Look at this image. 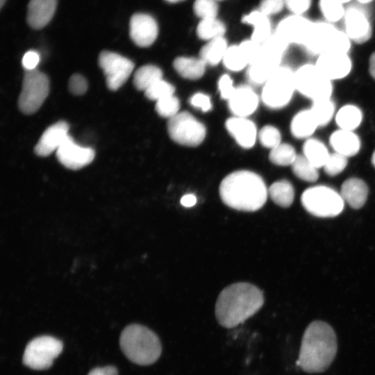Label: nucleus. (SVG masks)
Listing matches in <instances>:
<instances>
[{
	"label": "nucleus",
	"mask_w": 375,
	"mask_h": 375,
	"mask_svg": "<svg viewBox=\"0 0 375 375\" xmlns=\"http://www.w3.org/2000/svg\"><path fill=\"white\" fill-rule=\"evenodd\" d=\"M218 88L221 97L226 100L231 98L236 88L233 86L232 79L227 74L221 76L218 82Z\"/></svg>",
	"instance_id": "obj_47"
},
{
	"label": "nucleus",
	"mask_w": 375,
	"mask_h": 375,
	"mask_svg": "<svg viewBox=\"0 0 375 375\" xmlns=\"http://www.w3.org/2000/svg\"><path fill=\"white\" fill-rule=\"evenodd\" d=\"M193 9L201 19L217 17L218 5L215 0H195Z\"/></svg>",
	"instance_id": "obj_43"
},
{
	"label": "nucleus",
	"mask_w": 375,
	"mask_h": 375,
	"mask_svg": "<svg viewBox=\"0 0 375 375\" xmlns=\"http://www.w3.org/2000/svg\"><path fill=\"white\" fill-rule=\"evenodd\" d=\"M173 65L182 77L197 80L203 75L206 64L200 58L181 56L174 60Z\"/></svg>",
	"instance_id": "obj_27"
},
{
	"label": "nucleus",
	"mask_w": 375,
	"mask_h": 375,
	"mask_svg": "<svg viewBox=\"0 0 375 375\" xmlns=\"http://www.w3.org/2000/svg\"><path fill=\"white\" fill-rule=\"evenodd\" d=\"M261 144L267 148L273 149L281 143V135L278 128L267 125L261 128L258 133Z\"/></svg>",
	"instance_id": "obj_41"
},
{
	"label": "nucleus",
	"mask_w": 375,
	"mask_h": 375,
	"mask_svg": "<svg viewBox=\"0 0 375 375\" xmlns=\"http://www.w3.org/2000/svg\"><path fill=\"white\" fill-rule=\"evenodd\" d=\"M338 30L331 23H312L308 37L302 45L311 55L319 56L327 51Z\"/></svg>",
	"instance_id": "obj_18"
},
{
	"label": "nucleus",
	"mask_w": 375,
	"mask_h": 375,
	"mask_svg": "<svg viewBox=\"0 0 375 375\" xmlns=\"http://www.w3.org/2000/svg\"><path fill=\"white\" fill-rule=\"evenodd\" d=\"M167 130L174 141L188 147L200 144L206 134L204 125L188 112H178L170 118L167 124Z\"/></svg>",
	"instance_id": "obj_10"
},
{
	"label": "nucleus",
	"mask_w": 375,
	"mask_h": 375,
	"mask_svg": "<svg viewBox=\"0 0 375 375\" xmlns=\"http://www.w3.org/2000/svg\"><path fill=\"white\" fill-rule=\"evenodd\" d=\"M69 89L75 95L84 94L88 89V83L85 78L81 74L72 75L69 81Z\"/></svg>",
	"instance_id": "obj_46"
},
{
	"label": "nucleus",
	"mask_w": 375,
	"mask_h": 375,
	"mask_svg": "<svg viewBox=\"0 0 375 375\" xmlns=\"http://www.w3.org/2000/svg\"><path fill=\"white\" fill-rule=\"evenodd\" d=\"M119 344L128 359L140 365L153 364L162 351L157 335L147 327L137 324H131L122 331Z\"/></svg>",
	"instance_id": "obj_4"
},
{
	"label": "nucleus",
	"mask_w": 375,
	"mask_h": 375,
	"mask_svg": "<svg viewBox=\"0 0 375 375\" xmlns=\"http://www.w3.org/2000/svg\"><path fill=\"white\" fill-rule=\"evenodd\" d=\"M99 65L106 79L108 88L118 90L132 73L134 64L127 58L117 53L103 51L99 56Z\"/></svg>",
	"instance_id": "obj_11"
},
{
	"label": "nucleus",
	"mask_w": 375,
	"mask_h": 375,
	"mask_svg": "<svg viewBox=\"0 0 375 375\" xmlns=\"http://www.w3.org/2000/svg\"><path fill=\"white\" fill-rule=\"evenodd\" d=\"M6 0H0V7H1V8H3V5H4L5 2H6Z\"/></svg>",
	"instance_id": "obj_57"
},
{
	"label": "nucleus",
	"mask_w": 375,
	"mask_h": 375,
	"mask_svg": "<svg viewBox=\"0 0 375 375\" xmlns=\"http://www.w3.org/2000/svg\"><path fill=\"white\" fill-rule=\"evenodd\" d=\"M285 5L294 15H301L309 9L311 0H285Z\"/></svg>",
	"instance_id": "obj_48"
},
{
	"label": "nucleus",
	"mask_w": 375,
	"mask_h": 375,
	"mask_svg": "<svg viewBox=\"0 0 375 375\" xmlns=\"http://www.w3.org/2000/svg\"><path fill=\"white\" fill-rule=\"evenodd\" d=\"M357 1L362 4H365V3H368L371 2L373 0H357Z\"/></svg>",
	"instance_id": "obj_55"
},
{
	"label": "nucleus",
	"mask_w": 375,
	"mask_h": 375,
	"mask_svg": "<svg viewBox=\"0 0 375 375\" xmlns=\"http://www.w3.org/2000/svg\"><path fill=\"white\" fill-rule=\"evenodd\" d=\"M310 110L319 127L328 124L335 115V106L331 98L314 101Z\"/></svg>",
	"instance_id": "obj_33"
},
{
	"label": "nucleus",
	"mask_w": 375,
	"mask_h": 375,
	"mask_svg": "<svg viewBox=\"0 0 375 375\" xmlns=\"http://www.w3.org/2000/svg\"><path fill=\"white\" fill-rule=\"evenodd\" d=\"M249 65L253 64L260 57L262 51L260 44L253 40H247L239 44Z\"/></svg>",
	"instance_id": "obj_44"
},
{
	"label": "nucleus",
	"mask_w": 375,
	"mask_h": 375,
	"mask_svg": "<svg viewBox=\"0 0 375 375\" xmlns=\"http://www.w3.org/2000/svg\"><path fill=\"white\" fill-rule=\"evenodd\" d=\"M312 22L299 15H292L283 18L274 32L289 45L304 44Z\"/></svg>",
	"instance_id": "obj_16"
},
{
	"label": "nucleus",
	"mask_w": 375,
	"mask_h": 375,
	"mask_svg": "<svg viewBox=\"0 0 375 375\" xmlns=\"http://www.w3.org/2000/svg\"><path fill=\"white\" fill-rule=\"evenodd\" d=\"M57 0H31L28 5L26 20L34 29L44 27L53 18Z\"/></svg>",
	"instance_id": "obj_22"
},
{
	"label": "nucleus",
	"mask_w": 375,
	"mask_h": 375,
	"mask_svg": "<svg viewBox=\"0 0 375 375\" xmlns=\"http://www.w3.org/2000/svg\"><path fill=\"white\" fill-rule=\"evenodd\" d=\"M348 158L336 152L331 153L324 166L325 173L329 176H335L341 173L347 167Z\"/></svg>",
	"instance_id": "obj_42"
},
{
	"label": "nucleus",
	"mask_w": 375,
	"mask_h": 375,
	"mask_svg": "<svg viewBox=\"0 0 375 375\" xmlns=\"http://www.w3.org/2000/svg\"><path fill=\"white\" fill-rule=\"evenodd\" d=\"M190 104L200 108L203 112H208L212 108L210 97L203 93H197L194 94L190 100Z\"/></svg>",
	"instance_id": "obj_49"
},
{
	"label": "nucleus",
	"mask_w": 375,
	"mask_h": 375,
	"mask_svg": "<svg viewBox=\"0 0 375 375\" xmlns=\"http://www.w3.org/2000/svg\"><path fill=\"white\" fill-rule=\"evenodd\" d=\"M296 90L312 101L331 98L332 81L327 78L315 64L307 63L294 72Z\"/></svg>",
	"instance_id": "obj_7"
},
{
	"label": "nucleus",
	"mask_w": 375,
	"mask_h": 375,
	"mask_svg": "<svg viewBox=\"0 0 375 375\" xmlns=\"http://www.w3.org/2000/svg\"><path fill=\"white\" fill-rule=\"evenodd\" d=\"M297 154L294 148L288 143H281L271 149L269 155L270 161L279 166L292 165Z\"/></svg>",
	"instance_id": "obj_36"
},
{
	"label": "nucleus",
	"mask_w": 375,
	"mask_h": 375,
	"mask_svg": "<svg viewBox=\"0 0 375 375\" xmlns=\"http://www.w3.org/2000/svg\"><path fill=\"white\" fill-rule=\"evenodd\" d=\"M225 32V25L217 17L201 19L197 28L198 37L208 41L223 37Z\"/></svg>",
	"instance_id": "obj_34"
},
{
	"label": "nucleus",
	"mask_w": 375,
	"mask_h": 375,
	"mask_svg": "<svg viewBox=\"0 0 375 375\" xmlns=\"http://www.w3.org/2000/svg\"><path fill=\"white\" fill-rule=\"evenodd\" d=\"M197 202L196 197L192 194H188L182 197L181 203L185 207H192Z\"/></svg>",
	"instance_id": "obj_52"
},
{
	"label": "nucleus",
	"mask_w": 375,
	"mask_h": 375,
	"mask_svg": "<svg viewBox=\"0 0 375 375\" xmlns=\"http://www.w3.org/2000/svg\"><path fill=\"white\" fill-rule=\"evenodd\" d=\"M338 350L334 330L327 323L314 321L306 328L297 365L307 373H321L333 361Z\"/></svg>",
	"instance_id": "obj_2"
},
{
	"label": "nucleus",
	"mask_w": 375,
	"mask_h": 375,
	"mask_svg": "<svg viewBox=\"0 0 375 375\" xmlns=\"http://www.w3.org/2000/svg\"><path fill=\"white\" fill-rule=\"evenodd\" d=\"M242 22L252 26L253 33L251 39L260 44L273 34L269 17L260 10H253L244 15Z\"/></svg>",
	"instance_id": "obj_25"
},
{
	"label": "nucleus",
	"mask_w": 375,
	"mask_h": 375,
	"mask_svg": "<svg viewBox=\"0 0 375 375\" xmlns=\"http://www.w3.org/2000/svg\"><path fill=\"white\" fill-rule=\"evenodd\" d=\"M88 375H117V370L113 366L96 367L92 369Z\"/></svg>",
	"instance_id": "obj_51"
},
{
	"label": "nucleus",
	"mask_w": 375,
	"mask_h": 375,
	"mask_svg": "<svg viewBox=\"0 0 375 375\" xmlns=\"http://www.w3.org/2000/svg\"><path fill=\"white\" fill-rule=\"evenodd\" d=\"M49 92L47 76L35 69L26 71L22 83L18 104L22 112L30 115L42 105Z\"/></svg>",
	"instance_id": "obj_9"
},
{
	"label": "nucleus",
	"mask_w": 375,
	"mask_h": 375,
	"mask_svg": "<svg viewBox=\"0 0 375 375\" xmlns=\"http://www.w3.org/2000/svg\"><path fill=\"white\" fill-rule=\"evenodd\" d=\"M329 144L334 152L347 158L356 155L361 147L360 140L354 131L341 128L331 133Z\"/></svg>",
	"instance_id": "obj_23"
},
{
	"label": "nucleus",
	"mask_w": 375,
	"mask_h": 375,
	"mask_svg": "<svg viewBox=\"0 0 375 375\" xmlns=\"http://www.w3.org/2000/svg\"><path fill=\"white\" fill-rule=\"evenodd\" d=\"M222 61L227 69L234 72L240 71L249 65L239 44L229 46Z\"/></svg>",
	"instance_id": "obj_37"
},
{
	"label": "nucleus",
	"mask_w": 375,
	"mask_h": 375,
	"mask_svg": "<svg viewBox=\"0 0 375 375\" xmlns=\"http://www.w3.org/2000/svg\"><path fill=\"white\" fill-rule=\"evenodd\" d=\"M283 56L281 53L262 46L260 57L249 65L247 72L249 80L254 84H264L281 66Z\"/></svg>",
	"instance_id": "obj_15"
},
{
	"label": "nucleus",
	"mask_w": 375,
	"mask_h": 375,
	"mask_svg": "<svg viewBox=\"0 0 375 375\" xmlns=\"http://www.w3.org/2000/svg\"><path fill=\"white\" fill-rule=\"evenodd\" d=\"M219 191L224 204L245 212L260 209L268 196L262 178L248 170L235 171L227 175L222 181Z\"/></svg>",
	"instance_id": "obj_3"
},
{
	"label": "nucleus",
	"mask_w": 375,
	"mask_h": 375,
	"mask_svg": "<svg viewBox=\"0 0 375 375\" xmlns=\"http://www.w3.org/2000/svg\"><path fill=\"white\" fill-rule=\"evenodd\" d=\"M264 303L262 291L249 283H236L225 288L215 304L218 323L226 328H234L255 315Z\"/></svg>",
	"instance_id": "obj_1"
},
{
	"label": "nucleus",
	"mask_w": 375,
	"mask_h": 375,
	"mask_svg": "<svg viewBox=\"0 0 375 375\" xmlns=\"http://www.w3.org/2000/svg\"><path fill=\"white\" fill-rule=\"evenodd\" d=\"M319 127L310 108L301 110L292 118L290 123V131L292 135L298 139L311 138Z\"/></svg>",
	"instance_id": "obj_26"
},
{
	"label": "nucleus",
	"mask_w": 375,
	"mask_h": 375,
	"mask_svg": "<svg viewBox=\"0 0 375 375\" xmlns=\"http://www.w3.org/2000/svg\"><path fill=\"white\" fill-rule=\"evenodd\" d=\"M285 6V0H261L258 10L269 17L281 12Z\"/></svg>",
	"instance_id": "obj_45"
},
{
	"label": "nucleus",
	"mask_w": 375,
	"mask_h": 375,
	"mask_svg": "<svg viewBox=\"0 0 375 375\" xmlns=\"http://www.w3.org/2000/svg\"><path fill=\"white\" fill-rule=\"evenodd\" d=\"M291 166L294 174L301 180L314 182L319 178L318 169L303 155H297Z\"/></svg>",
	"instance_id": "obj_35"
},
{
	"label": "nucleus",
	"mask_w": 375,
	"mask_h": 375,
	"mask_svg": "<svg viewBox=\"0 0 375 375\" xmlns=\"http://www.w3.org/2000/svg\"><path fill=\"white\" fill-rule=\"evenodd\" d=\"M162 70L157 66L144 65L135 72L133 83L138 90L144 92L153 84L162 79Z\"/></svg>",
	"instance_id": "obj_32"
},
{
	"label": "nucleus",
	"mask_w": 375,
	"mask_h": 375,
	"mask_svg": "<svg viewBox=\"0 0 375 375\" xmlns=\"http://www.w3.org/2000/svg\"><path fill=\"white\" fill-rule=\"evenodd\" d=\"M226 127L236 142L244 148L252 147L257 138V130L253 122L242 117H233L227 119Z\"/></svg>",
	"instance_id": "obj_21"
},
{
	"label": "nucleus",
	"mask_w": 375,
	"mask_h": 375,
	"mask_svg": "<svg viewBox=\"0 0 375 375\" xmlns=\"http://www.w3.org/2000/svg\"><path fill=\"white\" fill-rule=\"evenodd\" d=\"M319 8L325 17L330 22H335L344 17L345 8L343 3L338 0H319Z\"/></svg>",
	"instance_id": "obj_38"
},
{
	"label": "nucleus",
	"mask_w": 375,
	"mask_h": 375,
	"mask_svg": "<svg viewBox=\"0 0 375 375\" xmlns=\"http://www.w3.org/2000/svg\"><path fill=\"white\" fill-rule=\"evenodd\" d=\"M340 195L344 201L353 208H360L365 203L368 194L367 184L360 178H349L341 186Z\"/></svg>",
	"instance_id": "obj_24"
},
{
	"label": "nucleus",
	"mask_w": 375,
	"mask_h": 375,
	"mask_svg": "<svg viewBox=\"0 0 375 375\" xmlns=\"http://www.w3.org/2000/svg\"><path fill=\"white\" fill-rule=\"evenodd\" d=\"M62 342L57 338L42 335L35 338L26 345L22 361L28 367L42 370L49 368L62 352Z\"/></svg>",
	"instance_id": "obj_8"
},
{
	"label": "nucleus",
	"mask_w": 375,
	"mask_h": 375,
	"mask_svg": "<svg viewBox=\"0 0 375 375\" xmlns=\"http://www.w3.org/2000/svg\"><path fill=\"white\" fill-rule=\"evenodd\" d=\"M363 114L353 104L342 106L335 113V119L339 128L354 131L362 123Z\"/></svg>",
	"instance_id": "obj_28"
},
{
	"label": "nucleus",
	"mask_w": 375,
	"mask_h": 375,
	"mask_svg": "<svg viewBox=\"0 0 375 375\" xmlns=\"http://www.w3.org/2000/svg\"><path fill=\"white\" fill-rule=\"evenodd\" d=\"M40 57L39 53L34 50L27 51L22 58V65L26 71L35 69L39 63Z\"/></svg>",
	"instance_id": "obj_50"
},
{
	"label": "nucleus",
	"mask_w": 375,
	"mask_h": 375,
	"mask_svg": "<svg viewBox=\"0 0 375 375\" xmlns=\"http://www.w3.org/2000/svg\"><path fill=\"white\" fill-rule=\"evenodd\" d=\"M331 153L321 140L310 138L303 145V155L317 169L323 167Z\"/></svg>",
	"instance_id": "obj_29"
},
{
	"label": "nucleus",
	"mask_w": 375,
	"mask_h": 375,
	"mask_svg": "<svg viewBox=\"0 0 375 375\" xmlns=\"http://www.w3.org/2000/svg\"><path fill=\"white\" fill-rule=\"evenodd\" d=\"M303 208L319 217H333L342 212L344 201L334 189L315 185L304 190L301 198Z\"/></svg>",
	"instance_id": "obj_5"
},
{
	"label": "nucleus",
	"mask_w": 375,
	"mask_h": 375,
	"mask_svg": "<svg viewBox=\"0 0 375 375\" xmlns=\"http://www.w3.org/2000/svg\"><path fill=\"white\" fill-rule=\"evenodd\" d=\"M228 101L231 111L237 117H247L257 109L258 105L257 94L247 85L236 88Z\"/></svg>",
	"instance_id": "obj_20"
},
{
	"label": "nucleus",
	"mask_w": 375,
	"mask_h": 375,
	"mask_svg": "<svg viewBox=\"0 0 375 375\" xmlns=\"http://www.w3.org/2000/svg\"><path fill=\"white\" fill-rule=\"evenodd\" d=\"M315 65L331 81L345 78L351 72L352 62L348 53L325 51L318 56Z\"/></svg>",
	"instance_id": "obj_14"
},
{
	"label": "nucleus",
	"mask_w": 375,
	"mask_h": 375,
	"mask_svg": "<svg viewBox=\"0 0 375 375\" xmlns=\"http://www.w3.org/2000/svg\"><path fill=\"white\" fill-rule=\"evenodd\" d=\"M262 99L271 108H281L290 101L296 90L294 72L280 66L263 84Z\"/></svg>",
	"instance_id": "obj_6"
},
{
	"label": "nucleus",
	"mask_w": 375,
	"mask_h": 375,
	"mask_svg": "<svg viewBox=\"0 0 375 375\" xmlns=\"http://www.w3.org/2000/svg\"><path fill=\"white\" fill-rule=\"evenodd\" d=\"M94 156L92 149L77 144L70 135L56 151L58 161L70 169H79L89 165Z\"/></svg>",
	"instance_id": "obj_13"
},
{
	"label": "nucleus",
	"mask_w": 375,
	"mask_h": 375,
	"mask_svg": "<svg viewBox=\"0 0 375 375\" xmlns=\"http://www.w3.org/2000/svg\"><path fill=\"white\" fill-rule=\"evenodd\" d=\"M369 72L375 80V52L372 53L369 60Z\"/></svg>",
	"instance_id": "obj_53"
},
{
	"label": "nucleus",
	"mask_w": 375,
	"mask_h": 375,
	"mask_svg": "<svg viewBox=\"0 0 375 375\" xmlns=\"http://www.w3.org/2000/svg\"><path fill=\"white\" fill-rule=\"evenodd\" d=\"M174 88L168 82L161 79L144 91L145 96L153 101H158L167 96L174 95Z\"/></svg>",
	"instance_id": "obj_40"
},
{
	"label": "nucleus",
	"mask_w": 375,
	"mask_h": 375,
	"mask_svg": "<svg viewBox=\"0 0 375 375\" xmlns=\"http://www.w3.org/2000/svg\"><path fill=\"white\" fill-rule=\"evenodd\" d=\"M180 103L174 95L162 98L156 101V110L163 117L172 118L178 113Z\"/></svg>",
	"instance_id": "obj_39"
},
{
	"label": "nucleus",
	"mask_w": 375,
	"mask_h": 375,
	"mask_svg": "<svg viewBox=\"0 0 375 375\" xmlns=\"http://www.w3.org/2000/svg\"><path fill=\"white\" fill-rule=\"evenodd\" d=\"M166 1L172 3H178L185 0H165Z\"/></svg>",
	"instance_id": "obj_56"
},
{
	"label": "nucleus",
	"mask_w": 375,
	"mask_h": 375,
	"mask_svg": "<svg viewBox=\"0 0 375 375\" xmlns=\"http://www.w3.org/2000/svg\"><path fill=\"white\" fill-rule=\"evenodd\" d=\"M345 33L356 43L367 42L372 36V26L367 10L361 6L351 5L344 15Z\"/></svg>",
	"instance_id": "obj_12"
},
{
	"label": "nucleus",
	"mask_w": 375,
	"mask_h": 375,
	"mask_svg": "<svg viewBox=\"0 0 375 375\" xmlns=\"http://www.w3.org/2000/svg\"><path fill=\"white\" fill-rule=\"evenodd\" d=\"M339 1H340L341 3H347V2H349V1L351 0H338Z\"/></svg>",
	"instance_id": "obj_58"
},
{
	"label": "nucleus",
	"mask_w": 375,
	"mask_h": 375,
	"mask_svg": "<svg viewBox=\"0 0 375 375\" xmlns=\"http://www.w3.org/2000/svg\"><path fill=\"white\" fill-rule=\"evenodd\" d=\"M69 124L58 122L48 127L42 133L35 147V153L40 156H47L56 151L69 135Z\"/></svg>",
	"instance_id": "obj_19"
},
{
	"label": "nucleus",
	"mask_w": 375,
	"mask_h": 375,
	"mask_svg": "<svg viewBox=\"0 0 375 375\" xmlns=\"http://www.w3.org/2000/svg\"><path fill=\"white\" fill-rule=\"evenodd\" d=\"M372 163L373 166L375 167V151L373 152L372 156Z\"/></svg>",
	"instance_id": "obj_54"
},
{
	"label": "nucleus",
	"mask_w": 375,
	"mask_h": 375,
	"mask_svg": "<svg viewBox=\"0 0 375 375\" xmlns=\"http://www.w3.org/2000/svg\"><path fill=\"white\" fill-rule=\"evenodd\" d=\"M268 195L276 204L283 208H288L293 202L294 191L290 182L287 180H280L269 186Z\"/></svg>",
	"instance_id": "obj_31"
},
{
	"label": "nucleus",
	"mask_w": 375,
	"mask_h": 375,
	"mask_svg": "<svg viewBox=\"0 0 375 375\" xmlns=\"http://www.w3.org/2000/svg\"><path fill=\"white\" fill-rule=\"evenodd\" d=\"M130 37L138 47L151 46L156 40L158 27L154 18L145 13H135L130 19Z\"/></svg>",
	"instance_id": "obj_17"
},
{
	"label": "nucleus",
	"mask_w": 375,
	"mask_h": 375,
	"mask_svg": "<svg viewBox=\"0 0 375 375\" xmlns=\"http://www.w3.org/2000/svg\"><path fill=\"white\" fill-rule=\"evenodd\" d=\"M228 47L224 37L211 40L200 50V58L206 65H216L223 60Z\"/></svg>",
	"instance_id": "obj_30"
}]
</instances>
